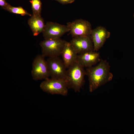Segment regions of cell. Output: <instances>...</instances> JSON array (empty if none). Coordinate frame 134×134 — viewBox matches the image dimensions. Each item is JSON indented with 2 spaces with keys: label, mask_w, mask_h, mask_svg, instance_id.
Here are the masks:
<instances>
[{
  "label": "cell",
  "mask_w": 134,
  "mask_h": 134,
  "mask_svg": "<svg viewBox=\"0 0 134 134\" xmlns=\"http://www.w3.org/2000/svg\"><path fill=\"white\" fill-rule=\"evenodd\" d=\"M110 68L106 60L101 59L96 66L87 68L86 75L88 77L90 92L112 80L113 75L110 71Z\"/></svg>",
  "instance_id": "obj_1"
},
{
  "label": "cell",
  "mask_w": 134,
  "mask_h": 134,
  "mask_svg": "<svg viewBox=\"0 0 134 134\" xmlns=\"http://www.w3.org/2000/svg\"><path fill=\"white\" fill-rule=\"evenodd\" d=\"M86 75L84 67L77 61L67 69L65 79L68 87L79 92L84 85Z\"/></svg>",
  "instance_id": "obj_2"
},
{
  "label": "cell",
  "mask_w": 134,
  "mask_h": 134,
  "mask_svg": "<svg viewBox=\"0 0 134 134\" xmlns=\"http://www.w3.org/2000/svg\"><path fill=\"white\" fill-rule=\"evenodd\" d=\"M40 87L43 91L51 95L65 96L68 93V88L65 79L48 78L40 83Z\"/></svg>",
  "instance_id": "obj_3"
},
{
  "label": "cell",
  "mask_w": 134,
  "mask_h": 134,
  "mask_svg": "<svg viewBox=\"0 0 134 134\" xmlns=\"http://www.w3.org/2000/svg\"><path fill=\"white\" fill-rule=\"evenodd\" d=\"M68 42L61 38L44 39L39 43L45 57H59Z\"/></svg>",
  "instance_id": "obj_4"
},
{
  "label": "cell",
  "mask_w": 134,
  "mask_h": 134,
  "mask_svg": "<svg viewBox=\"0 0 134 134\" xmlns=\"http://www.w3.org/2000/svg\"><path fill=\"white\" fill-rule=\"evenodd\" d=\"M42 55H38L32 63L31 73L33 79L35 80H45L50 77L47 61Z\"/></svg>",
  "instance_id": "obj_5"
},
{
  "label": "cell",
  "mask_w": 134,
  "mask_h": 134,
  "mask_svg": "<svg viewBox=\"0 0 134 134\" xmlns=\"http://www.w3.org/2000/svg\"><path fill=\"white\" fill-rule=\"evenodd\" d=\"M70 30L69 34L73 38L91 35V25L88 21L82 19L76 20L67 23Z\"/></svg>",
  "instance_id": "obj_6"
},
{
  "label": "cell",
  "mask_w": 134,
  "mask_h": 134,
  "mask_svg": "<svg viewBox=\"0 0 134 134\" xmlns=\"http://www.w3.org/2000/svg\"><path fill=\"white\" fill-rule=\"evenodd\" d=\"M47 61L51 77L65 79L67 68L63 60L55 57H48Z\"/></svg>",
  "instance_id": "obj_7"
},
{
  "label": "cell",
  "mask_w": 134,
  "mask_h": 134,
  "mask_svg": "<svg viewBox=\"0 0 134 134\" xmlns=\"http://www.w3.org/2000/svg\"><path fill=\"white\" fill-rule=\"evenodd\" d=\"M66 25L52 22H47L42 33L44 39L60 38L66 33L69 31Z\"/></svg>",
  "instance_id": "obj_8"
},
{
  "label": "cell",
  "mask_w": 134,
  "mask_h": 134,
  "mask_svg": "<svg viewBox=\"0 0 134 134\" xmlns=\"http://www.w3.org/2000/svg\"><path fill=\"white\" fill-rule=\"evenodd\" d=\"M69 42L78 54L94 51L91 35L73 38Z\"/></svg>",
  "instance_id": "obj_9"
},
{
  "label": "cell",
  "mask_w": 134,
  "mask_h": 134,
  "mask_svg": "<svg viewBox=\"0 0 134 134\" xmlns=\"http://www.w3.org/2000/svg\"><path fill=\"white\" fill-rule=\"evenodd\" d=\"M110 35V33L105 28L101 26L92 29L91 36L93 44L94 51H98L103 46L106 40Z\"/></svg>",
  "instance_id": "obj_10"
},
{
  "label": "cell",
  "mask_w": 134,
  "mask_h": 134,
  "mask_svg": "<svg viewBox=\"0 0 134 134\" xmlns=\"http://www.w3.org/2000/svg\"><path fill=\"white\" fill-rule=\"evenodd\" d=\"M100 60L99 53L93 51L78 54L77 61L84 68H88L92 67Z\"/></svg>",
  "instance_id": "obj_11"
},
{
  "label": "cell",
  "mask_w": 134,
  "mask_h": 134,
  "mask_svg": "<svg viewBox=\"0 0 134 134\" xmlns=\"http://www.w3.org/2000/svg\"><path fill=\"white\" fill-rule=\"evenodd\" d=\"M78 55L69 42H67L61 55L67 68L77 61Z\"/></svg>",
  "instance_id": "obj_12"
},
{
  "label": "cell",
  "mask_w": 134,
  "mask_h": 134,
  "mask_svg": "<svg viewBox=\"0 0 134 134\" xmlns=\"http://www.w3.org/2000/svg\"><path fill=\"white\" fill-rule=\"evenodd\" d=\"M28 23L34 36H37L42 33L45 25L41 15L33 14L29 19Z\"/></svg>",
  "instance_id": "obj_13"
},
{
  "label": "cell",
  "mask_w": 134,
  "mask_h": 134,
  "mask_svg": "<svg viewBox=\"0 0 134 134\" xmlns=\"http://www.w3.org/2000/svg\"><path fill=\"white\" fill-rule=\"evenodd\" d=\"M4 9L12 13L20 14L22 16L28 15L31 16V14L21 6L14 7L10 4L8 5Z\"/></svg>",
  "instance_id": "obj_14"
},
{
  "label": "cell",
  "mask_w": 134,
  "mask_h": 134,
  "mask_svg": "<svg viewBox=\"0 0 134 134\" xmlns=\"http://www.w3.org/2000/svg\"><path fill=\"white\" fill-rule=\"evenodd\" d=\"M31 4L33 14L41 15L42 3L40 0H31L30 1Z\"/></svg>",
  "instance_id": "obj_15"
},
{
  "label": "cell",
  "mask_w": 134,
  "mask_h": 134,
  "mask_svg": "<svg viewBox=\"0 0 134 134\" xmlns=\"http://www.w3.org/2000/svg\"><path fill=\"white\" fill-rule=\"evenodd\" d=\"M58 1L61 3L63 4H67L71 3L74 2L75 0H53Z\"/></svg>",
  "instance_id": "obj_16"
},
{
  "label": "cell",
  "mask_w": 134,
  "mask_h": 134,
  "mask_svg": "<svg viewBox=\"0 0 134 134\" xmlns=\"http://www.w3.org/2000/svg\"><path fill=\"white\" fill-rule=\"evenodd\" d=\"M5 0H0V6L4 9L8 4Z\"/></svg>",
  "instance_id": "obj_17"
},
{
  "label": "cell",
  "mask_w": 134,
  "mask_h": 134,
  "mask_svg": "<svg viewBox=\"0 0 134 134\" xmlns=\"http://www.w3.org/2000/svg\"></svg>",
  "instance_id": "obj_18"
}]
</instances>
